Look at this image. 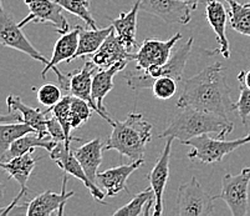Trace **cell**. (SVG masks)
I'll use <instances>...</instances> for the list:
<instances>
[{"label": "cell", "instance_id": "1", "mask_svg": "<svg viewBox=\"0 0 250 216\" xmlns=\"http://www.w3.org/2000/svg\"><path fill=\"white\" fill-rule=\"evenodd\" d=\"M177 106L194 108L228 118V114L235 108L230 97V88L227 83L226 68L220 63H215L188 78L184 81Z\"/></svg>", "mask_w": 250, "mask_h": 216}, {"label": "cell", "instance_id": "2", "mask_svg": "<svg viewBox=\"0 0 250 216\" xmlns=\"http://www.w3.org/2000/svg\"><path fill=\"white\" fill-rule=\"evenodd\" d=\"M233 130L234 124L229 121L228 118L194 108H179L167 128L160 134V138L167 139L172 136L183 144L189 139L203 134L214 133L224 139Z\"/></svg>", "mask_w": 250, "mask_h": 216}, {"label": "cell", "instance_id": "3", "mask_svg": "<svg viewBox=\"0 0 250 216\" xmlns=\"http://www.w3.org/2000/svg\"><path fill=\"white\" fill-rule=\"evenodd\" d=\"M152 128L142 114L129 113L125 121H115L112 125V133L104 150H116L121 156H127L131 163L141 160L147 144L152 140Z\"/></svg>", "mask_w": 250, "mask_h": 216}, {"label": "cell", "instance_id": "4", "mask_svg": "<svg viewBox=\"0 0 250 216\" xmlns=\"http://www.w3.org/2000/svg\"><path fill=\"white\" fill-rule=\"evenodd\" d=\"M193 42L194 39L189 38L184 44L179 45L170 56L169 60L163 65L158 67H151L147 70H138L137 72H129L125 74L124 78L127 81V85L133 90H142V89H149L153 85L154 80L162 76H170L177 81L182 80L186 64H187L189 54L192 51Z\"/></svg>", "mask_w": 250, "mask_h": 216}, {"label": "cell", "instance_id": "5", "mask_svg": "<svg viewBox=\"0 0 250 216\" xmlns=\"http://www.w3.org/2000/svg\"><path fill=\"white\" fill-rule=\"evenodd\" d=\"M248 143H250V133L235 140H224L222 138L213 139L209 134H203L189 139L183 144L192 147V151L188 152L189 160H198L203 164H214L222 161L234 150Z\"/></svg>", "mask_w": 250, "mask_h": 216}, {"label": "cell", "instance_id": "6", "mask_svg": "<svg viewBox=\"0 0 250 216\" xmlns=\"http://www.w3.org/2000/svg\"><path fill=\"white\" fill-rule=\"evenodd\" d=\"M215 197L209 195L195 179L179 186L177 194L176 214L181 216H208L214 213Z\"/></svg>", "mask_w": 250, "mask_h": 216}, {"label": "cell", "instance_id": "7", "mask_svg": "<svg viewBox=\"0 0 250 216\" xmlns=\"http://www.w3.org/2000/svg\"><path fill=\"white\" fill-rule=\"evenodd\" d=\"M250 167L244 168L239 174H226L222 180V192L215 200L222 199L233 216H245L249 205Z\"/></svg>", "mask_w": 250, "mask_h": 216}, {"label": "cell", "instance_id": "8", "mask_svg": "<svg viewBox=\"0 0 250 216\" xmlns=\"http://www.w3.org/2000/svg\"><path fill=\"white\" fill-rule=\"evenodd\" d=\"M0 43L3 47L11 48L20 53L26 54L34 60L42 63L44 67L49 64L50 60L39 53L36 48L29 42L19 23L15 22L13 15L9 14L4 6H1V13H0Z\"/></svg>", "mask_w": 250, "mask_h": 216}, {"label": "cell", "instance_id": "9", "mask_svg": "<svg viewBox=\"0 0 250 216\" xmlns=\"http://www.w3.org/2000/svg\"><path fill=\"white\" fill-rule=\"evenodd\" d=\"M80 25H76L72 30L67 31L66 34H62L55 43L54 47V51H52V56L50 59L49 64L44 67L42 72V78L46 79V74L52 70L58 76V80L60 83V88L65 92H70V79L69 75H65L58 69V65L62 61H70L74 60V56L79 48V35L81 31Z\"/></svg>", "mask_w": 250, "mask_h": 216}, {"label": "cell", "instance_id": "10", "mask_svg": "<svg viewBox=\"0 0 250 216\" xmlns=\"http://www.w3.org/2000/svg\"><path fill=\"white\" fill-rule=\"evenodd\" d=\"M24 3L28 6L29 15L19 22L21 28L26 26L29 23H49L55 26L56 33L60 35L70 31L69 22L63 15L65 9L55 0H24Z\"/></svg>", "mask_w": 250, "mask_h": 216}, {"label": "cell", "instance_id": "11", "mask_svg": "<svg viewBox=\"0 0 250 216\" xmlns=\"http://www.w3.org/2000/svg\"><path fill=\"white\" fill-rule=\"evenodd\" d=\"M50 158L51 160L58 164V167L63 170V172L75 176L80 181H83V185L90 190L91 195L94 196L96 201L104 204V199L106 196V192H102L101 188L96 185L94 181L90 180V177L86 175L85 170L81 167L80 161L75 156L74 150L71 149V144H66L65 142H59L56 146L50 151Z\"/></svg>", "mask_w": 250, "mask_h": 216}, {"label": "cell", "instance_id": "12", "mask_svg": "<svg viewBox=\"0 0 250 216\" xmlns=\"http://www.w3.org/2000/svg\"><path fill=\"white\" fill-rule=\"evenodd\" d=\"M182 34H174L169 40L146 39L140 45L137 53H133V60L137 64V70H147L151 67L166 64L172 56V50L177 42L181 40Z\"/></svg>", "mask_w": 250, "mask_h": 216}, {"label": "cell", "instance_id": "13", "mask_svg": "<svg viewBox=\"0 0 250 216\" xmlns=\"http://www.w3.org/2000/svg\"><path fill=\"white\" fill-rule=\"evenodd\" d=\"M67 175L69 174L63 172L60 194L47 190V192L34 197L31 201L26 202L22 206H18V208H26L28 216H47L55 213L61 216L63 214V208L66 205L67 200L74 196L75 194L74 192H66Z\"/></svg>", "mask_w": 250, "mask_h": 216}, {"label": "cell", "instance_id": "14", "mask_svg": "<svg viewBox=\"0 0 250 216\" xmlns=\"http://www.w3.org/2000/svg\"><path fill=\"white\" fill-rule=\"evenodd\" d=\"M140 9L158 17L167 24L186 25L192 19V9L181 0H137Z\"/></svg>", "mask_w": 250, "mask_h": 216}, {"label": "cell", "instance_id": "15", "mask_svg": "<svg viewBox=\"0 0 250 216\" xmlns=\"http://www.w3.org/2000/svg\"><path fill=\"white\" fill-rule=\"evenodd\" d=\"M173 140H176V139L172 138V136L167 138V142H166L162 154L158 158L157 163L154 164V167L151 170V172L147 175L149 185L153 189L154 199H156L153 211L154 216L162 215L163 214V192H165L168 177H169V159Z\"/></svg>", "mask_w": 250, "mask_h": 216}, {"label": "cell", "instance_id": "16", "mask_svg": "<svg viewBox=\"0 0 250 216\" xmlns=\"http://www.w3.org/2000/svg\"><path fill=\"white\" fill-rule=\"evenodd\" d=\"M145 163L143 159L137 161H132L131 164H121L120 167L112 168L106 171L99 172L96 176V184L101 188L107 196H116L121 192H126L129 194L127 188V179H128L138 168H141Z\"/></svg>", "mask_w": 250, "mask_h": 216}, {"label": "cell", "instance_id": "17", "mask_svg": "<svg viewBox=\"0 0 250 216\" xmlns=\"http://www.w3.org/2000/svg\"><path fill=\"white\" fill-rule=\"evenodd\" d=\"M127 64H128V61L122 60L113 64L112 67L97 70L96 74L94 75V79H92V99L96 103L97 108L101 110L102 118L107 122H110L111 125L115 124V120L111 119V117L107 114V110L104 105V99L113 89L115 75L124 70L127 67Z\"/></svg>", "mask_w": 250, "mask_h": 216}, {"label": "cell", "instance_id": "18", "mask_svg": "<svg viewBox=\"0 0 250 216\" xmlns=\"http://www.w3.org/2000/svg\"><path fill=\"white\" fill-rule=\"evenodd\" d=\"M100 68L95 64L94 61H85V64L81 69H77L75 72H69L70 79V93L74 96L80 97V99L86 100L94 109L95 113H97L102 118V113L97 108L96 103L92 99V79Z\"/></svg>", "mask_w": 250, "mask_h": 216}, {"label": "cell", "instance_id": "19", "mask_svg": "<svg viewBox=\"0 0 250 216\" xmlns=\"http://www.w3.org/2000/svg\"><path fill=\"white\" fill-rule=\"evenodd\" d=\"M206 17L210 28L215 33L217 43L219 45L218 51L224 59L230 58V47L227 38V20H228V11L226 6L218 0H207L206 3Z\"/></svg>", "mask_w": 250, "mask_h": 216}, {"label": "cell", "instance_id": "20", "mask_svg": "<svg viewBox=\"0 0 250 216\" xmlns=\"http://www.w3.org/2000/svg\"><path fill=\"white\" fill-rule=\"evenodd\" d=\"M91 60L94 61L100 69H104V68L112 67L118 61L133 60V53L127 50V48L122 44L121 40L116 35L115 28H113V30L107 36V39L104 40V44L100 47V49L96 53L92 54Z\"/></svg>", "mask_w": 250, "mask_h": 216}, {"label": "cell", "instance_id": "21", "mask_svg": "<svg viewBox=\"0 0 250 216\" xmlns=\"http://www.w3.org/2000/svg\"><path fill=\"white\" fill-rule=\"evenodd\" d=\"M58 143L51 138V136H46V138H42L38 133H29L26 135L21 136L18 140H15L13 144L9 146L4 154L0 155V160L1 161H9L11 159L21 156L26 152L34 151L36 147H42V149L51 151L54 147L56 146Z\"/></svg>", "mask_w": 250, "mask_h": 216}, {"label": "cell", "instance_id": "22", "mask_svg": "<svg viewBox=\"0 0 250 216\" xmlns=\"http://www.w3.org/2000/svg\"><path fill=\"white\" fill-rule=\"evenodd\" d=\"M104 143L100 138L92 139L85 143L83 146L74 150L75 156L80 161L81 167L85 170L86 175L90 177L91 181L96 184V176L99 174V168L102 163V151H104ZM97 185V184H96Z\"/></svg>", "mask_w": 250, "mask_h": 216}, {"label": "cell", "instance_id": "23", "mask_svg": "<svg viewBox=\"0 0 250 216\" xmlns=\"http://www.w3.org/2000/svg\"><path fill=\"white\" fill-rule=\"evenodd\" d=\"M6 104H8L9 111H19L21 114L22 120L28 125L33 126L36 133L42 138L50 136L49 130H47V113L42 111L40 109H34L22 103V100L17 95H9L6 97Z\"/></svg>", "mask_w": 250, "mask_h": 216}, {"label": "cell", "instance_id": "24", "mask_svg": "<svg viewBox=\"0 0 250 216\" xmlns=\"http://www.w3.org/2000/svg\"><path fill=\"white\" fill-rule=\"evenodd\" d=\"M140 9V3L136 0L135 5L127 13H121L115 19H110L111 25L115 28L116 35L122 44L127 48V50H131L137 45L136 42V33H137V15Z\"/></svg>", "mask_w": 250, "mask_h": 216}, {"label": "cell", "instance_id": "25", "mask_svg": "<svg viewBox=\"0 0 250 216\" xmlns=\"http://www.w3.org/2000/svg\"><path fill=\"white\" fill-rule=\"evenodd\" d=\"M33 152L34 151L26 152L24 155L11 159L9 161H0L1 169L9 175V177H13L14 180H17V183L20 185V190L25 192H28L26 184H28L29 177L33 172L36 163L40 160V159L34 158Z\"/></svg>", "mask_w": 250, "mask_h": 216}, {"label": "cell", "instance_id": "26", "mask_svg": "<svg viewBox=\"0 0 250 216\" xmlns=\"http://www.w3.org/2000/svg\"><path fill=\"white\" fill-rule=\"evenodd\" d=\"M113 30L112 26L104 29H81L79 35V48L74 56V60L77 58H83L86 55H92L100 49L104 42L107 39L111 31Z\"/></svg>", "mask_w": 250, "mask_h": 216}, {"label": "cell", "instance_id": "27", "mask_svg": "<svg viewBox=\"0 0 250 216\" xmlns=\"http://www.w3.org/2000/svg\"><path fill=\"white\" fill-rule=\"evenodd\" d=\"M229 4L230 28L245 36H250V5L240 4L236 0H226Z\"/></svg>", "mask_w": 250, "mask_h": 216}, {"label": "cell", "instance_id": "28", "mask_svg": "<svg viewBox=\"0 0 250 216\" xmlns=\"http://www.w3.org/2000/svg\"><path fill=\"white\" fill-rule=\"evenodd\" d=\"M29 133H36L26 122H1L0 125V155L9 149L15 140Z\"/></svg>", "mask_w": 250, "mask_h": 216}, {"label": "cell", "instance_id": "29", "mask_svg": "<svg viewBox=\"0 0 250 216\" xmlns=\"http://www.w3.org/2000/svg\"><path fill=\"white\" fill-rule=\"evenodd\" d=\"M71 101L72 95L71 96H70V95H65L55 106L47 109L46 113H51L52 115L60 121L61 126H62L63 131H65V135H66L67 140H69L70 143L83 142V139L81 138H74V136H71Z\"/></svg>", "mask_w": 250, "mask_h": 216}, {"label": "cell", "instance_id": "30", "mask_svg": "<svg viewBox=\"0 0 250 216\" xmlns=\"http://www.w3.org/2000/svg\"><path fill=\"white\" fill-rule=\"evenodd\" d=\"M154 199V192L153 189L149 186L147 188L146 190H143V192H138L137 195L133 196V199L124 205L122 208L117 209V210L113 213L115 216H138L141 214H143V208H146V204H148L149 201Z\"/></svg>", "mask_w": 250, "mask_h": 216}, {"label": "cell", "instance_id": "31", "mask_svg": "<svg viewBox=\"0 0 250 216\" xmlns=\"http://www.w3.org/2000/svg\"><path fill=\"white\" fill-rule=\"evenodd\" d=\"M70 14L76 15L86 23L88 28L97 29V24L90 10V0H55Z\"/></svg>", "mask_w": 250, "mask_h": 216}, {"label": "cell", "instance_id": "32", "mask_svg": "<svg viewBox=\"0 0 250 216\" xmlns=\"http://www.w3.org/2000/svg\"><path fill=\"white\" fill-rule=\"evenodd\" d=\"M94 109L91 108L90 104L86 100L72 95L71 101V128L77 129L81 125L87 122L91 118V111Z\"/></svg>", "mask_w": 250, "mask_h": 216}, {"label": "cell", "instance_id": "33", "mask_svg": "<svg viewBox=\"0 0 250 216\" xmlns=\"http://www.w3.org/2000/svg\"><path fill=\"white\" fill-rule=\"evenodd\" d=\"M151 89L157 99L168 100L177 93V80L170 76H162L154 80Z\"/></svg>", "mask_w": 250, "mask_h": 216}, {"label": "cell", "instance_id": "34", "mask_svg": "<svg viewBox=\"0 0 250 216\" xmlns=\"http://www.w3.org/2000/svg\"><path fill=\"white\" fill-rule=\"evenodd\" d=\"M61 90L62 89L59 88L55 84H45L38 89V94H36L38 101L42 105L47 106V109L52 108L62 99Z\"/></svg>", "mask_w": 250, "mask_h": 216}, {"label": "cell", "instance_id": "35", "mask_svg": "<svg viewBox=\"0 0 250 216\" xmlns=\"http://www.w3.org/2000/svg\"><path fill=\"white\" fill-rule=\"evenodd\" d=\"M239 99L236 103H234V108L239 114L243 124L247 125L248 118L250 115V89L244 84L239 83Z\"/></svg>", "mask_w": 250, "mask_h": 216}, {"label": "cell", "instance_id": "36", "mask_svg": "<svg viewBox=\"0 0 250 216\" xmlns=\"http://www.w3.org/2000/svg\"><path fill=\"white\" fill-rule=\"evenodd\" d=\"M47 130H49V134L50 136H51L54 140H55L56 143L59 142H65L66 144H71V143L67 140L66 135H65V131H63L62 126H61L60 121H59L58 119H56L54 115L50 118H47Z\"/></svg>", "mask_w": 250, "mask_h": 216}, {"label": "cell", "instance_id": "37", "mask_svg": "<svg viewBox=\"0 0 250 216\" xmlns=\"http://www.w3.org/2000/svg\"><path fill=\"white\" fill-rule=\"evenodd\" d=\"M238 81L242 84H244L245 86L250 89V70L249 72H245V70H242V72L238 74Z\"/></svg>", "mask_w": 250, "mask_h": 216}, {"label": "cell", "instance_id": "38", "mask_svg": "<svg viewBox=\"0 0 250 216\" xmlns=\"http://www.w3.org/2000/svg\"><path fill=\"white\" fill-rule=\"evenodd\" d=\"M181 1H183V3L187 4V5L189 6L192 10H195V9H197V6L199 5V3H201V0H181Z\"/></svg>", "mask_w": 250, "mask_h": 216}, {"label": "cell", "instance_id": "39", "mask_svg": "<svg viewBox=\"0 0 250 216\" xmlns=\"http://www.w3.org/2000/svg\"><path fill=\"white\" fill-rule=\"evenodd\" d=\"M248 4H249V5H250V1H249V3H248Z\"/></svg>", "mask_w": 250, "mask_h": 216}]
</instances>
